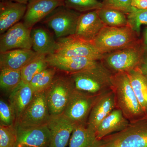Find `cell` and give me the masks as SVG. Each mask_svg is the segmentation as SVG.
Instances as JSON below:
<instances>
[{
	"label": "cell",
	"mask_w": 147,
	"mask_h": 147,
	"mask_svg": "<svg viewBox=\"0 0 147 147\" xmlns=\"http://www.w3.org/2000/svg\"><path fill=\"white\" fill-rule=\"evenodd\" d=\"M21 69H1L0 72V87L1 90L11 93L22 82Z\"/></svg>",
	"instance_id": "cell-28"
},
{
	"label": "cell",
	"mask_w": 147,
	"mask_h": 147,
	"mask_svg": "<svg viewBox=\"0 0 147 147\" xmlns=\"http://www.w3.org/2000/svg\"><path fill=\"white\" fill-rule=\"evenodd\" d=\"M127 73L138 102L147 117V77L139 67Z\"/></svg>",
	"instance_id": "cell-24"
},
{
	"label": "cell",
	"mask_w": 147,
	"mask_h": 147,
	"mask_svg": "<svg viewBox=\"0 0 147 147\" xmlns=\"http://www.w3.org/2000/svg\"><path fill=\"white\" fill-rule=\"evenodd\" d=\"M56 69L48 67L35 75L29 83L34 94L45 92L55 79Z\"/></svg>",
	"instance_id": "cell-26"
},
{
	"label": "cell",
	"mask_w": 147,
	"mask_h": 147,
	"mask_svg": "<svg viewBox=\"0 0 147 147\" xmlns=\"http://www.w3.org/2000/svg\"><path fill=\"white\" fill-rule=\"evenodd\" d=\"M55 54L67 57H82L101 61L104 55L92 42L79 39L74 35L58 38Z\"/></svg>",
	"instance_id": "cell-8"
},
{
	"label": "cell",
	"mask_w": 147,
	"mask_h": 147,
	"mask_svg": "<svg viewBox=\"0 0 147 147\" xmlns=\"http://www.w3.org/2000/svg\"><path fill=\"white\" fill-rule=\"evenodd\" d=\"M16 117L10 104L4 100H0V123L1 125L10 126L15 125Z\"/></svg>",
	"instance_id": "cell-32"
},
{
	"label": "cell",
	"mask_w": 147,
	"mask_h": 147,
	"mask_svg": "<svg viewBox=\"0 0 147 147\" xmlns=\"http://www.w3.org/2000/svg\"><path fill=\"white\" fill-rule=\"evenodd\" d=\"M127 15V25L137 34H139L141 26L147 25V9H137Z\"/></svg>",
	"instance_id": "cell-31"
},
{
	"label": "cell",
	"mask_w": 147,
	"mask_h": 147,
	"mask_svg": "<svg viewBox=\"0 0 147 147\" xmlns=\"http://www.w3.org/2000/svg\"><path fill=\"white\" fill-rule=\"evenodd\" d=\"M17 130L14 125H0V147H17Z\"/></svg>",
	"instance_id": "cell-30"
},
{
	"label": "cell",
	"mask_w": 147,
	"mask_h": 147,
	"mask_svg": "<svg viewBox=\"0 0 147 147\" xmlns=\"http://www.w3.org/2000/svg\"><path fill=\"white\" fill-rule=\"evenodd\" d=\"M105 25L100 20L97 10L81 13L74 36L92 42Z\"/></svg>",
	"instance_id": "cell-17"
},
{
	"label": "cell",
	"mask_w": 147,
	"mask_h": 147,
	"mask_svg": "<svg viewBox=\"0 0 147 147\" xmlns=\"http://www.w3.org/2000/svg\"><path fill=\"white\" fill-rule=\"evenodd\" d=\"M139 67L143 74L147 77V55L144 56L143 61Z\"/></svg>",
	"instance_id": "cell-35"
},
{
	"label": "cell",
	"mask_w": 147,
	"mask_h": 147,
	"mask_svg": "<svg viewBox=\"0 0 147 147\" xmlns=\"http://www.w3.org/2000/svg\"><path fill=\"white\" fill-rule=\"evenodd\" d=\"M98 14L105 26L121 27L127 25V18L125 13L120 11L103 7L97 10Z\"/></svg>",
	"instance_id": "cell-25"
},
{
	"label": "cell",
	"mask_w": 147,
	"mask_h": 147,
	"mask_svg": "<svg viewBox=\"0 0 147 147\" xmlns=\"http://www.w3.org/2000/svg\"><path fill=\"white\" fill-rule=\"evenodd\" d=\"M45 92L35 94L26 109L14 125L32 127L47 125L50 118Z\"/></svg>",
	"instance_id": "cell-10"
},
{
	"label": "cell",
	"mask_w": 147,
	"mask_h": 147,
	"mask_svg": "<svg viewBox=\"0 0 147 147\" xmlns=\"http://www.w3.org/2000/svg\"><path fill=\"white\" fill-rule=\"evenodd\" d=\"M111 90L114 95L116 108L120 110L129 122L147 118L138 102L126 72L113 73Z\"/></svg>",
	"instance_id": "cell-1"
},
{
	"label": "cell",
	"mask_w": 147,
	"mask_h": 147,
	"mask_svg": "<svg viewBox=\"0 0 147 147\" xmlns=\"http://www.w3.org/2000/svg\"><path fill=\"white\" fill-rule=\"evenodd\" d=\"M137 34L128 25L105 26L92 42L100 53L105 55L137 44L139 42Z\"/></svg>",
	"instance_id": "cell-3"
},
{
	"label": "cell",
	"mask_w": 147,
	"mask_h": 147,
	"mask_svg": "<svg viewBox=\"0 0 147 147\" xmlns=\"http://www.w3.org/2000/svg\"><path fill=\"white\" fill-rule=\"evenodd\" d=\"M113 73L100 61L90 68L69 74L74 89L93 95H99L111 90Z\"/></svg>",
	"instance_id": "cell-2"
},
{
	"label": "cell",
	"mask_w": 147,
	"mask_h": 147,
	"mask_svg": "<svg viewBox=\"0 0 147 147\" xmlns=\"http://www.w3.org/2000/svg\"><path fill=\"white\" fill-rule=\"evenodd\" d=\"M32 48L39 55H47L55 54L57 49V41L46 29L38 27L31 30Z\"/></svg>",
	"instance_id": "cell-21"
},
{
	"label": "cell",
	"mask_w": 147,
	"mask_h": 147,
	"mask_svg": "<svg viewBox=\"0 0 147 147\" xmlns=\"http://www.w3.org/2000/svg\"><path fill=\"white\" fill-rule=\"evenodd\" d=\"M99 95L89 94L74 89L63 114L76 125H87L92 107Z\"/></svg>",
	"instance_id": "cell-9"
},
{
	"label": "cell",
	"mask_w": 147,
	"mask_h": 147,
	"mask_svg": "<svg viewBox=\"0 0 147 147\" xmlns=\"http://www.w3.org/2000/svg\"><path fill=\"white\" fill-rule=\"evenodd\" d=\"M65 6L79 12L98 10L103 7L98 0H65Z\"/></svg>",
	"instance_id": "cell-29"
},
{
	"label": "cell",
	"mask_w": 147,
	"mask_h": 147,
	"mask_svg": "<svg viewBox=\"0 0 147 147\" xmlns=\"http://www.w3.org/2000/svg\"><path fill=\"white\" fill-rule=\"evenodd\" d=\"M62 6H65V0H30L27 4L23 23L31 30L34 25Z\"/></svg>",
	"instance_id": "cell-14"
},
{
	"label": "cell",
	"mask_w": 147,
	"mask_h": 147,
	"mask_svg": "<svg viewBox=\"0 0 147 147\" xmlns=\"http://www.w3.org/2000/svg\"><path fill=\"white\" fill-rule=\"evenodd\" d=\"M38 55L32 49H14L3 52L0 54V68L21 69Z\"/></svg>",
	"instance_id": "cell-19"
},
{
	"label": "cell",
	"mask_w": 147,
	"mask_h": 147,
	"mask_svg": "<svg viewBox=\"0 0 147 147\" xmlns=\"http://www.w3.org/2000/svg\"><path fill=\"white\" fill-rule=\"evenodd\" d=\"M102 3L103 7L120 11L125 14L137 9L131 5V0H103Z\"/></svg>",
	"instance_id": "cell-33"
},
{
	"label": "cell",
	"mask_w": 147,
	"mask_h": 147,
	"mask_svg": "<svg viewBox=\"0 0 147 147\" xmlns=\"http://www.w3.org/2000/svg\"><path fill=\"white\" fill-rule=\"evenodd\" d=\"M15 126L17 130V147H49L51 135L47 125Z\"/></svg>",
	"instance_id": "cell-13"
},
{
	"label": "cell",
	"mask_w": 147,
	"mask_h": 147,
	"mask_svg": "<svg viewBox=\"0 0 147 147\" xmlns=\"http://www.w3.org/2000/svg\"><path fill=\"white\" fill-rule=\"evenodd\" d=\"M34 95L29 84L23 82L9 94V104L15 114L16 122L30 105Z\"/></svg>",
	"instance_id": "cell-22"
},
{
	"label": "cell",
	"mask_w": 147,
	"mask_h": 147,
	"mask_svg": "<svg viewBox=\"0 0 147 147\" xmlns=\"http://www.w3.org/2000/svg\"><path fill=\"white\" fill-rule=\"evenodd\" d=\"M31 30L18 22L2 34L0 38V52L14 49L31 50L32 47Z\"/></svg>",
	"instance_id": "cell-11"
},
{
	"label": "cell",
	"mask_w": 147,
	"mask_h": 147,
	"mask_svg": "<svg viewBox=\"0 0 147 147\" xmlns=\"http://www.w3.org/2000/svg\"><path fill=\"white\" fill-rule=\"evenodd\" d=\"M115 108V98L111 90L98 96L91 110L87 126L95 132L101 121Z\"/></svg>",
	"instance_id": "cell-16"
},
{
	"label": "cell",
	"mask_w": 147,
	"mask_h": 147,
	"mask_svg": "<svg viewBox=\"0 0 147 147\" xmlns=\"http://www.w3.org/2000/svg\"><path fill=\"white\" fill-rule=\"evenodd\" d=\"M46 60L49 66L69 74L90 68L96 65L100 61L90 58L67 57L56 54L47 55Z\"/></svg>",
	"instance_id": "cell-15"
},
{
	"label": "cell",
	"mask_w": 147,
	"mask_h": 147,
	"mask_svg": "<svg viewBox=\"0 0 147 147\" xmlns=\"http://www.w3.org/2000/svg\"><path fill=\"white\" fill-rule=\"evenodd\" d=\"M102 147H147V118L133 123L101 139Z\"/></svg>",
	"instance_id": "cell-4"
},
{
	"label": "cell",
	"mask_w": 147,
	"mask_h": 147,
	"mask_svg": "<svg viewBox=\"0 0 147 147\" xmlns=\"http://www.w3.org/2000/svg\"><path fill=\"white\" fill-rule=\"evenodd\" d=\"M50 132L49 147H65L76 125L63 114L51 115L47 124Z\"/></svg>",
	"instance_id": "cell-12"
},
{
	"label": "cell",
	"mask_w": 147,
	"mask_h": 147,
	"mask_svg": "<svg viewBox=\"0 0 147 147\" xmlns=\"http://www.w3.org/2000/svg\"><path fill=\"white\" fill-rule=\"evenodd\" d=\"M131 5L137 9H147V0H131Z\"/></svg>",
	"instance_id": "cell-34"
},
{
	"label": "cell",
	"mask_w": 147,
	"mask_h": 147,
	"mask_svg": "<svg viewBox=\"0 0 147 147\" xmlns=\"http://www.w3.org/2000/svg\"><path fill=\"white\" fill-rule=\"evenodd\" d=\"M74 90L69 76L55 79L45 94L51 115L63 114Z\"/></svg>",
	"instance_id": "cell-6"
},
{
	"label": "cell",
	"mask_w": 147,
	"mask_h": 147,
	"mask_svg": "<svg viewBox=\"0 0 147 147\" xmlns=\"http://www.w3.org/2000/svg\"><path fill=\"white\" fill-rule=\"evenodd\" d=\"M2 1H11L27 5L30 0H2Z\"/></svg>",
	"instance_id": "cell-36"
},
{
	"label": "cell",
	"mask_w": 147,
	"mask_h": 147,
	"mask_svg": "<svg viewBox=\"0 0 147 147\" xmlns=\"http://www.w3.org/2000/svg\"><path fill=\"white\" fill-rule=\"evenodd\" d=\"M81 13L65 6L55 9L43 19L58 38L74 35Z\"/></svg>",
	"instance_id": "cell-7"
},
{
	"label": "cell",
	"mask_w": 147,
	"mask_h": 147,
	"mask_svg": "<svg viewBox=\"0 0 147 147\" xmlns=\"http://www.w3.org/2000/svg\"><path fill=\"white\" fill-rule=\"evenodd\" d=\"M144 42L145 48L147 49V28L145 30L144 35Z\"/></svg>",
	"instance_id": "cell-37"
},
{
	"label": "cell",
	"mask_w": 147,
	"mask_h": 147,
	"mask_svg": "<svg viewBox=\"0 0 147 147\" xmlns=\"http://www.w3.org/2000/svg\"><path fill=\"white\" fill-rule=\"evenodd\" d=\"M27 5L11 1L0 3V33L3 34L24 17Z\"/></svg>",
	"instance_id": "cell-18"
},
{
	"label": "cell",
	"mask_w": 147,
	"mask_h": 147,
	"mask_svg": "<svg viewBox=\"0 0 147 147\" xmlns=\"http://www.w3.org/2000/svg\"><path fill=\"white\" fill-rule=\"evenodd\" d=\"M144 50L138 42L132 46L105 54L101 62L113 73L128 72L140 67Z\"/></svg>",
	"instance_id": "cell-5"
},
{
	"label": "cell",
	"mask_w": 147,
	"mask_h": 147,
	"mask_svg": "<svg viewBox=\"0 0 147 147\" xmlns=\"http://www.w3.org/2000/svg\"><path fill=\"white\" fill-rule=\"evenodd\" d=\"M129 123L120 110L115 108L100 123L95 131L96 135L101 140L110 134L121 131Z\"/></svg>",
	"instance_id": "cell-20"
},
{
	"label": "cell",
	"mask_w": 147,
	"mask_h": 147,
	"mask_svg": "<svg viewBox=\"0 0 147 147\" xmlns=\"http://www.w3.org/2000/svg\"><path fill=\"white\" fill-rule=\"evenodd\" d=\"M46 56L38 55L21 69L22 82L29 84L35 75L49 67Z\"/></svg>",
	"instance_id": "cell-27"
},
{
	"label": "cell",
	"mask_w": 147,
	"mask_h": 147,
	"mask_svg": "<svg viewBox=\"0 0 147 147\" xmlns=\"http://www.w3.org/2000/svg\"><path fill=\"white\" fill-rule=\"evenodd\" d=\"M69 147H102V141L87 125H76L69 142Z\"/></svg>",
	"instance_id": "cell-23"
}]
</instances>
